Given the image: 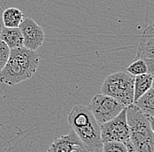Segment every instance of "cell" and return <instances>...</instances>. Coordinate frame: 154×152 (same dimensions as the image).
I'll use <instances>...</instances> for the list:
<instances>
[{
	"label": "cell",
	"mask_w": 154,
	"mask_h": 152,
	"mask_svg": "<svg viewBox=\"0 0 154 152\" xmlns=\"http://www.w3.org/2000/svg\"><path fill=\"white\" fill-rule=\"evenodd\" d=\"M3 8L0 6V32L2 31V29L4 27V24H3V20H2V13H3Z\"/></svg>",
	"instance_id": "obj_18"
},
{
	"label": "cell",
	"mask_w": 154,
	"mask_h": 152,
	"mask_svg": "<svg viewBox=\"0 0 154 152\" xmlns=\"http://www.w3.org/2000/svg\"><path fill=\"white\" fill-rule=\"evenodd\" d=\"M126 119L130 129V142L137 145L154 141V118L144 114L135 104L126 107Z\"/></svg>",
	"instance_id": "obj_3"
},
{
	"label": "cell",
	"mask_w": 154,
	"mask_h": 152,
	"mask_svg": "<svg viewBox=\"0 0 154 152\" xmlns=\"http://www.w3.org/2000/svg\"><path fill=\"white\" fill-rule=\"evenodd\" d=\"M88 107L99 124L113 119L125 108L118 101L102 93L95 95Z\"/></svg>",
	"instance_id": "obj_5"
},
{
	"label": "cell",
	"mask_w": 154,
	"mask_h": 152,
	"mask_svg": "<svg viewBox=\"0 0 154 152\" xmlns=\"http://www.w3.org/2000/svg\"><path fill=\"white\" fill-rule=\"evenodd\" d=\"M127 73L133 76H137L148 73V67L146 63L141 59H135L128 67Z\"/></svg>",
	"instance_id": "obj_14"
},
{
	"label": "cell",
	"mask_w": 154,
	"mask_h": 152,
	"mask_svg": "<svg viewBox=\"0 0 154 152\" xmlns=\"http://www.w3.org/2000/svg\"><path fill=\"white\" fill-rule=\"evenodd\" d=\"M101 93L111 96L125 108L134 102V76L125 72L108 75L101 87Z\"/></svg>",
	"instance_id": "obj_4"
},
{
	"label": "cell",
	"mask_w": 154,
	"mask_h": 152,
	"mask_svg": "<svg viewBox=\"0 0 154 152\" xmlns=\"http://www.w3.org/2000/svg\"><path fill=\"white\" fill-rule=\"evenodd\" d=\"M67 122L87 151L96 152L102 150L100 124L88 106H75L68 113Z\"/></svg>",
	"instance_id": "obj_2"
},
{
	"label": "cell",
	"mask_w": 154,
	"mask_h": 152,
	"mask_svg": "<svg viewBox=\"0 0 154 152\" xmlns=\"http://www.w3.org/2000/svg\"><path fill=\"white\" fill-rule=\"evenodd\" d=\"M135 104L144 114H147L150 117L154 118V88L151 87L144 95H141L137 101H135Z\"/></svg>",
	"instance_id": "obj_12"
},
{
	"label": "cell",
	"mask_w": 154,
	"mask_h": 152,
	"mask_svg": "<svg viewBox=\"0 0 154 152\" xmlns=\"http://www.w3.org/2000/svg\"><path fill=\"white\" fill-rule=\"evenodd\" d=\"M24 19V13L16 7H10L4 10L2 20L5 27H19Z\"/></svg>",
	"instance_id": "obj_13"
},
{
	"label": "cell",
	"mask_w": 154,
	"mask_h": 152,
	"mask_svg": "<svg viewBox=\"0 0 154 152\" xmlns=\"http://www.w3.org/2000/svg\"><path fill=\"white\" fill-rule=\"evenodd\" d=\"M126 145H127L128 152H136L134 147L132 146V144H131V142H128V143H126Z\"/></svg>",
	"instance_id": "obj_17"
},
{
	"label": "cell",
	"mask_w": 154,
	"mask_h": 152,
	"mask_svg": "<svg viewBox=\"0 0 154 152\" xmlns=\"http://www.w3.org/2000/svg\"><path fill=\"white\" fill-rule=\"evenodd\" d=\"M0 39L4 41L10 49L24 47V38L19 27L4 26L0 32Z\"/></svg>",
	"instance_id": "obj_10"
},
{
	"label": "cell",
	"mask_w": 154,
	"mask_h": 152,
	"mask_svg": "<svg viewBox=\"0 0 154 152\" xmlns=\"http://www.w3.org/2000/svg\"><path fill=\"white\" fill-rule=\"evenodd\" d=\"M11 49L8 46L0 39V72L5 67L10 56Z\"/></svg>",
	"instance_id": "obj_16"
},
{
	"label": "cell",
	"mask_w": 154,
	"mask_h": 152,
	"mask_svg": "<svg viewBox=\"0 0 154 152\" xmlns=\"http://www.w3.org/2000/svg\"><path fill=\"white\" fill-rule=\"evenodd\" d=\"M84 147L75 132L56 138L51 143L47 152H83Z\"/></svg>",
	"instance_id": "obj_9"
},
{
	"label": "cell",
	"mask_w": 154,
	"mask_h": 152,
	"mask_svg": "<svg viewBox=\"0 0 154 152\" xmlns=\"http://www.w3.org/2000/svg\"><path fill=\"white\" fill-rule=\"evenodd\" d=\"M40 57L36 51L24 47L11 49L9 59L0 72V82L15 86L31 79L36 73Z\"/></svg>",
	"instance_id": "obj_1"
},
{
	"label": "cell",
	"mask_w": 154,
	"mask_h": 152,
	"mask_svg": "<svg viewBox=\"0 0 154 152\" xmlns=\"http://www.w3.org/2000/svg\"><path fill=\"white\" fill-rule=\"evenodd\" d=\"M136 59H141L148 67V73L154 71V29L153 24L144 29L139 40Z\"/></svg>",
	"instance_id": "obj_8"
},
{
	"label": "cell",
	"mask_w": 154,
	"mask_h": 152,
	"mask_svg": "<svg viewBox=\"0 0 154 152\" xmlns=\"http://www.w3.org/2000/svg\"><path fill=\"white\" fill-rule=\"evenodd\" d=\"M153 74L150 73L134 76V102L153 87Z\"/></svg>",
	"instance_id": "obj_11"
},
{
	"label": "cell",
	"mask_w": 154,
	"mask_h": 152,
	"mask_svg": "<svg viewBox=\"0 0 154 152\" xmlns=\"http://www.w3.org/2000/svg\"><path fill=\"white\" fill-rule=\"evenodd\" d=\"M19 28L24 38V47L32 51H36L44 44L45 32L34 19L29 17L26 19L24 18Z\"/></svg>",
	"instance_id": "obj_7"
},
{
	"label": "cell",
	"mask_w": 154,
	"mask_h": 152,
	"mask_svg": "<svg viewBox=\"0 0 154 152\" xmlns=\"http://www.w3.org/2000/svg\"><path fill=\"white\" fill-rule=\"evenodd\" d=\"M103 152H128L127 145L125 143L109 141L103 143Z\"/></svg>",
	"instance_id": "obj_15"
},
{
	"label": "cell",
	"mask_w": 154,
	"mask_h": 152,
	"mask_svg": "<svg viewBox=\"0 0 154 152\" xmlns=\"http://www.w3.org/2000/svg\"><path fill=\"white\" fill-rule=\"evenodd\" d=\"M100 132L103 143L109 141L125 143L130 142V129L126 119V108L113 119L100 124Z\"/></svg>",
	"instance_id": "obj_6"
}]
</instances>
